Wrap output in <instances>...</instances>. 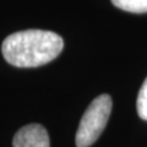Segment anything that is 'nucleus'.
Returning <instances> with one entry per match:
<instances>
[{
	"mask_svg": "<svg viewBox=\"0 0 147 147\" xmlns=\"http://www.w3.org/2000/svg\"><path fill=\"white\" fill-rule=\"evenodd\" d=\"M64 48V40L52 31L27 30L12 33L3 42L5 60L16 67H37L54 60Z\"/></svg>",
	"mask_w": 147,
	"mask_h": 147,
	"instance_id": "obj_1",
	"label": "nucleus"
},
{
	"mask_svg": "<svg viewBox=\"0 0 147 147\" xmlns=\"http://www.w3.org/2000/svg\"><path fill=\"white\" fill-rule=\"evenodd\" d=\"M136 107H137L139 117L147 121V79L145 80V82L141 86L139 96H137Z\"/></svg>",
	"mask_w": 147,
	"mask_h": 147,
	"instance_id": "obj_5",
	"label": "nucleus"
},
{
	"mask_svg": "<svg viewBox=\"0 0 147 147\" xmlns=\"http://www.w3.org/2000/svg\"><path fill=\"white\" fill-rule=\"evenodd\" d=\"M13 147H49V135L39 124H30L18 130L12 140Z\"/></svg>",
	"mask_w": 147,
	"mask_h": 147,
	"instance_id": "obj_3",
	"label": "nucleus"
},
{
	"mask_svg": "<svg viewBox=\"0 0 147 147\" xmlns=\"http://www.w3.org/2000/svg\"><path fill=\"white\" fill-rule=\"evenodd\" d=\"M112 3L124 11L134 13L147 12V0H112Z\"/></svg>",
	"mask_w": 147,
	"mask_h": 147,
	"instance_id": "obj_4",
	"label": "nucleus"
},
{
	"mask_svg": "<svg viewBox=\"0 0 147 147\" xmlns=\"http://www.w3.org/2000/svg\"><path fill=\"white\" fill-rule=\"evenodd\" d=\"M112 98L109 94H100L94 98L81 118L76 132V146L90 147L103 132L112 112Z\"/></svg>",
	"mask_w": 147,
	"mask_h": 147,
	"instance_id": "obj_2",
	"label": "nucleus"
}]
</instances>
